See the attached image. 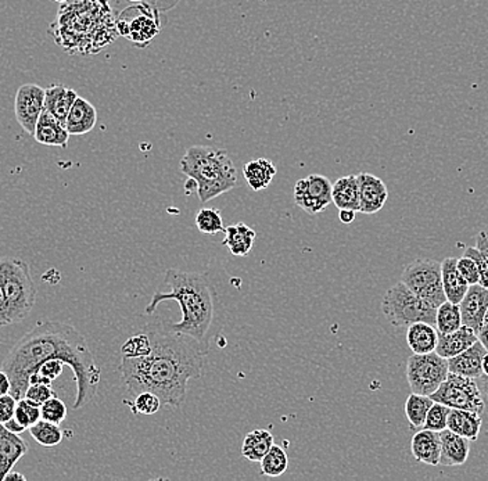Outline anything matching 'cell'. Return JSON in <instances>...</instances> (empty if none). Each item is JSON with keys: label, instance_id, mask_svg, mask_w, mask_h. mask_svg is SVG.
I'll use <instances>...</instances> for the list:
<instances>
[{"label": "cell", "instance_id": "1", "mask_svg": "<svg viewBox=\"0 0 488 481\" xmlns=\"http://www.w3.org/2000/svg\"><path fill=\"white\" fill-rule=\"evenodd\" d=\"M51 358H58L73 370L77 383L73 407L83 408L97 395L102 370L83 335L74 326L56 321L36 323L4 358L2 369L12 382L10 394L16 400L24 399L31 376Z\"/></svg>", "mask_w": 488, "mask_h": 481}, {"label": "cell", "instance_id": "2", "mask_svg": "<svg viewBox=\"0 0 488 481\" xmlns=\"http://www.w3.org/2000/svg\"><path fill=\"white\" fill-rule=\"evenodd\" d=\"M151 353L144 357H122L120 363L122 379L131 397L151 392L160 397L167 407H181L188 394L190 379H198L205 369V351L164 328L147 331Z\"/></svg>", "mask_w": 488, "mask_h": 481}, {"label": "cell", "instance_id": "3", "mask_svg": "<svg viewBox=\"0 0 488 481\" xmlns=\"http://www.w3.org/2000/svg\"><path fill=\"white\" fill-rule=\"evenodd\" d=\"M164 281L171 287L168 293L156 291L147 304L144 314L153 315L157 306L164 301L174 300L181 306V322L166 326L178 335L195 338L198 343L205 340L214 318V291L207 275L198 272L169 268L164 274Z\"/></svg>", "mask_w": 488, "mask_h": 481}, {"label": "cell", "instance_id": "4", "mask_svg": "<svg viewBox=\"0 0 488 481\" xmlns=\"http://www.w3.org/2000/svg\"><path fill=\"white\" fill-rule=\"evenodd\" d=\"M196 183L201 203H208L237 186V169L227 151L210 146L189 147L179 166Z\"/></svg>", "mask_w": 488, "mask_h": 481}, {"label": "cell", "instance_id": "5", "mask_svg": "<svg viewBox=\"0 0 488 481\" xmlns=\"http://www.w3.org/2000/svg\"><path fill=\"white\" fill-rule=\"evenodd\" d=\"M0 281L9 304L12 325L23 322L31 315L36 303V286L29 265L14 257L0 259Z\"/></svg>", "mask_w": 488, "mask_h": 481}, {"label": "cell", "instance_id": "6", "mask_svg": "<svg viewBox=\"0 0 488 481\" xmlns=\"http://www.w3.org/2000/svg\"><path fill=\"white\" fill-rule=\"evenodd\" d=\"M382 313L396 328H408L418 322L436 326L438 308L422 300L421 297L399 281L384 294Z\"/></svg>", "mask_w": 488, "mask_h": 481}, {"label": "cell", "instance_id": "7", "mask_svg": "<svg viewBox=\"0 0 488 481\" xmlns=\"http://www.w3.org/2000/svg\"><path fill=\"white\" fill-rule=\"evenodd\" d=\"M401 282L434 308H438L447 301L444 293L441 262L434 260H415L407 265L401 275Z\"/></svg>", "mask_w": 488, "mask_h": 481}, {"label": "cell", "instance_id": "8", "mask_svg": "<svg viewBox=\"0 0 488 481\" xmlns=\"http://www.w3.org/2000/svg\"><path fill=\"white\" fill-rule=\"evenodd\" d=\"M448 373V360L436 351L429 354H414L407 363V379L412 392L416 394L430 397L447 379Z\"/></svg>", "mask_w": 488, "mask_h": 481}, {"label": "cell", "instance_id": "9", "mask_svg": "<svg viewBox=\"0 0 488 481\" xmlns=\"http://www.w3.org/2000/svg\"><path fill=\"white\" fill-rule=\"evenodd\" d=\"M430 397L433 401L441 402L453 409H466L480 415L484 412V397L477 382L456 373H448L447 379Z\"/></svg>", "mask_w": 488, "mask_h": 481}, {"label": "cell", "instance_id": "10", "mask_svg": "<svg viewBox=\"0 0 488 481\" xmlns=\"http://www.w3.org/2000/svg\"><path fill=\"white\" fill-rule=\"evenodd\" d=\"M332 182L326 176L313 174L294 185V203L310 215L322 213L332 205Z\"/></svg>", "mask_w": 488, "mask_h": 481}, {"label": "cell", "instance_id": "11", "mask_svg": "<svg viewBox=\"0 0 488 481\" xmlns=\"http://www.w3.org/2000/svg\"><path fill=\"white\" fill-rule=\"evenodd\" d=\"M45 110V89L36 83H24L17 89L14 115L27 134H35L36 122Z\"/></svg>", "mask_w": 488, "mask_h": 481}, {"label": "cell", "instance_id": "12", "mask_svg": "<svg viewBox=\"0 0 488 481\" xmlns=\"http://www.w3.org/2000/svg\"><path fill=\"white\" fill-rule=\"evenodd\" d=\"M120 35L125 36L137 48H146L160 32V21L157 13L151 16V9H141V13L131 19H121L117 23Z\"/></svg>", "mask_w": 488, "mask_h": 481}, {"label": "cell", "instance_id": "13", "mask_svg": "<svg viewBox=\"0 0 488 481\" xmlns=\"http://www.w3.org/2000/svg\"><path fill=\"white\" fill-rule=\"evenodd\" d=\"M460 308L463 325L473 329L479 335L488 311V289L480 283L470 284L460 303Z\"/></svg>", "mask_w": 488, "mask_h": 481}, {"label": "cell", "instance_id": "14", "mask_svg": "<svg viewBox=\"0 0 488 481\" xmlns=\"http://www.w3.org/2000/svg\"><path fill=\"white\" fill-rule=\"evenodd\" d=\"M360 185V213L372 215L382 210L389 198L386 183L372 174L360 173L357 175Z\"/></svg>", "mask_w": 488, "mask_h": 481}, {"label": "cell", "instance_id": "15", "mask_svg": "<svg viewBox=\"0 0 488 481\" xmlns=\"http://www.w3.org/2000/svg\"><path fill=\"white\" fill-rule=\"evenodd\" d=\"M27 453L28 443L19 434L7 431L4 424H0V481L4 480Z\"/></svg>", "mask_w": 488, "mask_h": 481}, {"label": "cell", "instance_id": "16", "mask_svg": "<svg viewBox=\"0 0 488 481\" xmlns=\"http://www.w3.org/2000/svg\"><path fill=\"white\" fill-rule=\"evenodd\" d=\"M71 135L63 122L58 121L48 110H43L36 122L34 139L45 146L67 149Z\"/></svg>", "mask_w": 488, "mask_h": 481}, {"label": "cell", "instance_id": "17", "mask_svg": "<svg viewBox=\"0 0 488 481\" xmlns=\"http://www.w3.org/2000/svg\"><path fill=\"white\" fill-rule=\"evenodd\" d=\"M487 353L484 345L480 341H476L468 350L448 360V369L456 375L479 379L483 375V358Z\"/></svg>", "mask_w": 488, "mask_h": 481}, {"label": "cell", "instance_id": "18", "mask_svg": "<svg viewBox=\"0 0 488 481\" xmlns=\"http://www.w3.org/2000/svg\"><path fill=\"white\" fill-rule=\"evenodd\" d=\"M411 453L418 462L438 466L440 463L441 437L438 431L421 429L412 437Z\"/></svg>", "mask_w": 488, "mask_h": 481}, {"label": "cell", "instance_id": "19", "mask_svg": "<svg viewBox=\"0 0 488 481\" xmlns=\"http://www.w3.org/2000/svg\"><path fill=\"white\" fill-rule=\"evenodd\" d=\"M97 112L92 103L78 96L77 100L68 112L66 128L71 136H81L89 134L97 127Z\"/></svg>", "mask_w": 488, "mask_h": 481}, {"label": "cell", "instance_id": "20", "mask_svg": "<svg viewBox=\"0 0 488 481\" xmlns=\"http://www.w3.org/2000/svg\"><path fill=\"white\" fill-rule=\"evenodd\" d=\"M441 437V466H460L469 458V440L460 434L453 433L450 429L440 431Z\"/></svg>", "mask_w": 488, "mask_h": 481}, {"label": "cell", "instance_id": "21", "mask_svg": "<svg viewBox=\"0 0 488 481\" xmlns=\"http://www.w3.org/2000/svg\"><path fill=\"white\" fill-rule=\"evenodd\" d=\"M476 341H479V336L473 329L462 325L458 330L453 333H445L440 335L438 333V347L436 353L445 360L455 357L461 354L463 351L468 350L470 345H475Z\"/></svg>", "mask_w": 488, "mask_h": 481}, {"label": "cell", "instance_id": "22", "mask_svg": "<svg viewBox=\"0 0 488 481\" xmlns=\"http://www.w3.org/2000/svg\"><path fill=\"white\" fill-rule=\"evenodd\" d=\"M224 245L230 254L236 257H246L254 249L257 233L246 223L239 222L225 228Z\"/></svg>", "mask_w": 488, "mask_h": 481}, {"label": "cell", "instance_id": "23", "mask_svg": "<svg viewBox=\"0 0 488 481\" xmlns=\"http://www.w3.org/2000/svg\"><path fill=\"white\" fill-rule=\"evenodd\" d=\"M78 93L63 85H51L45 89V110L66 125L68 112L77 100Z\"/></svg>", "mask_w": 488, "mask_h": 481}, {"label": "cell", "instance_id": "24", "mask_svg": "<svg viewBox=\"0 0 488 481\" xmlns=\"http://www.w3.org/2000/svg\"><path fill=\"white\" fill-rule=\"evenodd\" d=\"M332 201L338 210L360 213V185L357 175L343 176L333 183Z\"/></svg>", "mask_w": 488, "mask_h": 481}, {"label": "cell", "instance_id": "25", "mask_svg": "<svg viewBox=\"0 0 488 481\" xmlns=\"http://www.w3.org/2000/svg\"><path fill=\"white\" fill-rule=\"evenodd\" d=\"M438 331L436 326L418 322L408 326L407 343L414 354H429L438 347Z\"/></svg>", "mask_w": 488, "mask_h": 481}, {"label": "cell", "instance_id": "26", "mask_svg": "<svg viewBox=\"0 0 488 481\" xmlns=\"http://www.w3.org/2000/svg\"><path fill=\"white\" fill-rule=\"evenodd\" d=\"M447 429L469 441L477 440L482 429V415L466 409L451 408Z\"/></svg>", "mask_w": 488, "mask_h": 481}, {"label": "cell", "instance_id": "27", "mask_svg": "<svg viewBox=\"0 0 488 481\" xmlns=\"http://www.w3.org/2000/svg\"><path fill=\"white\" fill-rule=\"evenodd\" d=\"M441 276H443L444 293L447 297V301L460 304L470 284L458 272L455 259H445L441 262Z\"/></svg>", "mask_w": 488, "mask_h": 481}, {"label": "cell", "instance_id": "28", "mask_svg": "<svg viewBox=\"0 0 488 481\" xmlns=\"http://www.w3.org/2000/svg\"><path fill=\"white\" fill-rule=\"evenodd\" d=\"M243 175L252 190H264L274 181L276 166L269 159H252L243 168Z\"/></svg>", "mask_w": 488, "mask_h": 481}, {"label": "cell", "instance_id": "29", "mask_svg": "<svg viewBox=\"0 0 488 481\" xmlns=\"http://www.w3.org/2000/svg\"><path fill=\"white\" fill-rule=\"evenodd\" d=\"M272 446H274V436L271 431L257 429L246 434L240 453L243 458H246L250 462H259L265 454L271 450Z\"/></svg>", "mask_w": 488, "mask_h": 481}, {"label": "cell", "instance_id": "30", "mask_svg": "<svg viewBox=\"0 0 488 481\" xmlns=\"http://www.w3.org/2000/svg\"><path fill=\"white\" fill-rule=\"evenodd\" d=\"M433 404L434 401L429 395L411 392L406 402V415L414 429H423L426 416H428Z\"/></svg>", "mask_w": 488, "mask_h": 481}, {"label": "cell", "instance_id": "31", "mask_svg": "<svg viewBox=\"0 0 488 481\" xmlns=\"http://www.w3.org/2000/svg\"><path fill=\"white\" fill-rule=\"evenodd\" d=\"M462 325L460 304L445 301L438 306V313H436V329H438L440 335L453 333Z\"/></svg>", "mask_w": 488, "mask_h": 481}, {"label": "cell", "instance_id": "32", "mask_svg": "<svg viewBox=\"0 0 488 481\" xmlns=\"http://www.w3.org/2000/svg\"><path fill=\"white\" fill-rule=\"evenodd\" d=\"M259 463H261V475L267 476V477H279L288 470V454L281 446L274 444L271 450L265 454L264 458L259 461Z\"/></svg>", "mask_w": 488, "mask_h": 481}, {"label": "cell", "instance_id": "33", "mask_svg": "<svg viewBox=\"0 0 488 481\" xmlns=\"http://www.w3.org/2000/svg\"><path fill=\"white\" fill-rule=\"evenodd\" d=\"M29 433H31V437L36 443L41 444L45 448H53V446H58L63 441V431H61L60 424L51 423V422L43 421V419L29 427Z\"/></svg>", "mask_w": 488, "mask_h": 481}, {"label": "cell", "instance_id": "34", "mask_svg": "<svg viewBox=\"0 0 488 481\" xmlns=\"http://www.w3.org/2000/svg\"><path fill=\"white\" fill-rule=\"evenodd\" d=\"M196 227L205 235L225 232L224 220L217 208H201L195 218Z\"/></svg>", "mask_w": 488, "mask_h": 481}, {"label": "cell", "instance_id": "35", "mask_svg": "<svg viewBox=\"0 0 488 481\" xmlns=\"http://www.w3.org/2000/svg\"><path fill=\"white\" fill-rule=\"evenodd\" d=\"M125 404L128 405L134 415H144V416H151V415L157 414L160 411L161 402L160 397L151 392H139L135 395L134 401H128L125 400Z\"/></svg>", "mask_w": 488, "mask_h": 481}, {"label": "cell", "instance_id": "36", "mask_svg": "<svg viewBox=\"0 0 488 481\" xmlns=\"http://www.w3.org/2000/svg\"><path fill=\"white\" fill-rule=\"evenodd\" d=\"M14 418L23 424L26 429H29V427L34 426L36 422L42 419L41 405L26 399V397L17 400Z\"/></svg>", "mask_w": 488, "mask_h": 481}, {"label": "cell", "instance_id": "37", "mask_svg": "<svg viewBox=\"0 0 488 481\" xmlns=\"http://www.w3.org/2000/svg\"><path fill=\"white\" fill-rule=\"evenodd\" d=\"M151 353V340L149 333H137L125 341L121 347L122 357H144Z\"/></svg>", "mask_w": 488, "mask_h": 481}, {"label": "cell", "instance_id": "38", "mask_svg": "<svg viewBox=\"0 0 488 481\" xmlns=\"http://www.w3.org/2000/svg\"><path fill=\"white\" fill-rule=\"evenodd\" d=\"M65 367H67V365L63 361L58 360V358H51V360L42 363L41 368L29 379V384L31 383H45V384H50L51 386V383L55 382L63 373V368Z\"/></svg>", "mask_w": 488, "mask_h": 481}, {"label": "cell", "instance_id": "39", "mask_svg": "<svg viewBox=\"0 0 488 481\" xmlns=\"http://www.w3.org/2000/svg\"><path fill=\"white\" fill-rule=\"evenodd\" d=\"M450 411L451 408L447 407V405L434 401V404L431 405L430 411H429L428 416H426L423 429L438 431V433L445 431V429H447Z\"/></svg>", "mask_w": 488, "mask_h": 481}, {"label": "cell", "instance_id": "40", "mask_svg": "<svg viewBox=\"0 0 488 481\" xmlns=\"http://www.w3.org/2000/svg\"><path fill=\"white\" fill-rule=\"evenodd\" d=\"M67 405L58 397H51L41 405V415L43 421L61 424L67 418Z\"/></svg>", "mask_w": 488, "mask_h": 481}, {"label": "cell", "instance_id": "41", "mask_svg": "<svg viewBox=\"0 0 488 481\" xmlns=\"http://www.w3.org/2000/svg\"><path fill=\"white\" fill-rule=\"evenodd\" d=\"M456 268H458L461 276H462L468 283H479V268H477V264H476L475 260L470 259L468 255H462L461 259L456 260Z\"/></svg>", "mask_w": 488, "mask_h": 481}, {"label": "cell", "instance_id": "42", "mask_svg": "<svg viewBox=\"0 0 488 481\" xmlns=\"http://www.w3.org/2000/svg\"><path fill=\"white\" fill-rule=\"evenodd\" d=\"M24 397L31 400V401L36 402V404L42 405L43 402L48 401L49 399H51V397H56V392L50 384H45V383H31Z\"/></svg>", "mask_w": 488, "mask_h": 481}, {"label": "cell", "instance_id": "43", "mask_svg": "<svg viewBox=\"0 0 488 481\" xmlns=\"http://www.w3.org/2000/svg\"><path fill=\"white\" fill-rule=\"evenodd\" d=\"M463 255H468L470 259L475 260L476 264H477V268H479L480 274V282L483 287L488 289V259L480 252L477 247H466Z\"/></svg>", "mask_w": 488, "mask_h": 481}, {"label": "cell", "instance_id": "44", "mask_svg": "<svg viewBox=\"0 0 488 481\" xmlns=\"http://www.w3.org/2000/svg\"><path fill=\"white\" fill-rule=\"evenodd\" d=\"M17 400L12 394L0 395V424L6 423L13 418L16 412Z\"/></svg>", "mask_w": 488, "mask_h": 481}, {"label": "cell", "instance_id": "45", "mask_svg": "<svg viewBox=\"0 0 488 481\" xmlns=\"http://www.w3.org/2000/svg\"><path fill=\"white\" fill-rule=\"evenodd\" d=\"M12 325L9 316V304H7L6 294H4V284L0 281V326Z\"/></svg>", "mask_w": 488, "mask_h": 481}, {"label": "cell", "instance_id": "46", "mask_svg": "<svg viewBox=\"0 0 488 481\" xmlns=\"http://www.w3.org/2000/svg\"><path fill=\"white\" fill-rule=\"evenodd\" d=\"M476 247L488 259V225L477 233V237H476Z\"/></svg>", "mask_w": 488, "mask_h": 481}, {"label": "cell", "instance_id": "47", "mask_svg": "<svg viewBox=\"0 0 488 481\" xmlns=\"http://www.w3.org/2000/svg\"><path fill=\"white\" fill-rule=\"evenodd\" d=\"M12 392V382L4 369L0 370V395L10 394Z\"/></svg>", "mask_w": 488, "mask_h": 481}, {"label": "cell", "instance_id": "48", "mask_svg": "<svg viewBox=\"0 0 488 481\" xmlns=\"http://www.w3.org/2000/svg\"><path fill=\"white\" fill-rule=\"evenodd\" d=\"M4 427H6L7 431H13V433L21 434L24 431H26V427L23 426V424L19 423V421H17L16 418H12L10 421H7L6 423L4 424Z\"/></svg>", "mask_w": 488, "mask_h": 481}, {"label": "cell", "instance_id": "49", "mask_svg": "<svg viewBox=\"0 0 488 481\" xmlns=\"http://www.w3.org/2000/svg\"><path fill=\"white\" fill-rule=\"evenodd\" d=\"M355 213L357 211L352 210H338V220L342 221L345 225L354 222Z\"/></svg>", "mask_w": 488, "mask_h": 481}, {"label": "cell", "instance_id": "50", "mask_svg": "<svg viewBox=\"0 0 488 481\" xmlns=\"http://www.w3.org/2000/svg\"><path fill=\"white\" fill-rule=\"evenodd\" d=\"M479 341L482 343L483 345H484L485 350L488 351V323H484L483 325V328L480 329L479 331Z\"/></svg>", "mask_w": 488, "mask_h": 481}, {"label": "cell", "instance_id": "51", "mask_svg": "<svg viewBox=\"0 0 488 481\" xmlns=\"http://www.w3.org/2000/svg\"><path fill=\"white\" fill-rule=\"evenodd\" d=\"M9 480H23L26 481L27 477L24 475H21V473L14 472V470H12V472L9 473V475L4 477V481H9Z\"/></svg>", "mask_w": 488, "mask_h": 481}, {"label": "cell", "instance_id": "52", "mask_svg": "<svg viewBox=\"0 0 488 481\" xmlns=\"http://www.w3.org/2000/svg\"><path fill=\"white\" fill-rule=\"evenodd\" d=\"M483 373L488 376V353L485 357L483 358Z\"/></svg>", "mask_w": 488, "mask_h": 481}, {"label": "cell", "instance_id": "53", "mask_svg": "<svg viewBox=\"0 0 488 481\" xmlns=\"http://www.w3.org/2000/svg\"><path fill=\"white\" fill-rule=\"evenodd\" d=\"M128 2H132V4H142L144 0H128Z\"/></svg>", "mask_w": 488, "mask_h": 481}, {"label": "cell", "instance_id": "54", "mask_svg": "<svg viewBox=\"0 0 488 481\" xmlns=\"http://www.w3.org/2000/svg\"><path fill=\"white\" fill-rule=\"evenodd\" d=\"M55 2H58V4H66L68 0H55Z\"/></svg>", "mask_w": 488, "mask_h": 481}, {"label": "cell", "instance_id": "55", "mask_svg": "<svg viewBox=\"0 0 488 481\" xmlns=\"http://www.w3.org/2000/svg\"><path fill=\"white\" fill-rule=\"evenodd\" d=\"M484 323H488V311H487V315H485V321H484Z\"/></svg>", "mask_w": 488, "mask_h": 481}]
</instances>
